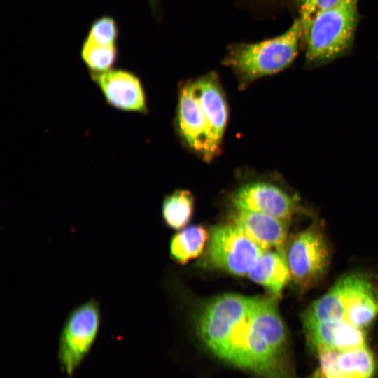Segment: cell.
<instances>
[{
	"label": "cell",
	"mask_w": 378,
	"mask_h": 378,
	"mask_svg": "<svg viewBox=\"0 0 378 378\" xmlns=\"http://www.w3.org/2000/svg\"><path fill=\"white\" fill-rule=\"evenodd\" d=\"M197 330L218 358L260 378H292L286 330L274 298L223 295L201 314Z\"/></svg>",
	"instance_id": "cell-1"
},
{
	"label": "cell",
	"mask_w": 378,
	"mask_h": 378,
	"mask_svg": "<svg viewBox=\"0 0 378 378\" xmlns=\"http://www.w3.org/2000/svg\"><path fill=\"white\" fill-rule=\"evenodd\" d=\"M358 0H340L317 13L303 31L305 66L330 63L350 50L358 22Z\"/></svg>",
	"instance_id": "cell-2"
},
{
	"label": "cell",
	"mask_w": 378,
	"mask_h": 378,
	"mask_svg": "<svg viewBox=\"0 0 378 378\" xmlns=\"http://www.w3.org/2000/svg\"><path fill=\"white\" fill-rule=\"evenodd\" d=\"M302 38V26L298 18L286 31L274 38L231 44L223 64L234 71L242 84H246L288 67L297 56Z\"/></svg>",
	"instance_id": "cell-3"
},
{
	"label": "cell",
	"mask_w": 378,
	"mask_h": 378,
	"mask_svg": "<svg viewBox=\"0 0 378 378\" xmlns=\"http://www.w3.org/2000/svg\"><path fill=\"white\" fill-rule=\"evenodd\" d=\"M102 309L94 298L74 307L61 330L57 358L62 371L73 377L88 356L98 337Z\"/></svg>",
	"instance_id": "cell-4"
},
{
	"label": "cell",
	"mask_w": 378,
	"mask_h": 378,
	"mask_svg": "<svg viewBox=\"0 0 378 378\" xmlns=\"http://www.w3.org/2000/svg\"><path fill=\"white\" fill-rule=\"evenodd\" d=\"M264 251L237 225H225L212 230L206 258L216 268L243 276L248 274Z\"/></svg>",
	"instance_id": "cell-5"
},
{
	"label": "cell",
	"mask_w": 378,
	"mask_h": 378,
	"mask_svg": "<svg viewBox=\"0 0 378 378\" xmlns=\"http://www.w3.org/2000/svg\"><path fill=\"white\" fill-rule=\"evenodd\" d=\"M291 278L308 289L323 276L330 262L328 244L321 230L311 225L292 240L286 255Z\"/></svg>",
	"instance_id": "cell-6"
},
{
	"label": "cell",
	"mask_w": 378,
	"mask_h": 378,
	"mask_svg": "<svg viewBox=\"0 0 378 378\" xmlns=\"http://www.w3.org/2000/svg\"><path fill=\"white\" fill-rule=\"evenodd\" d=\"M90 76L108 106L126 113L148 112L143 83L134 72L113 68Z\"/></svg>",
	"instance_id": "cell-7"
},
{
	"label": "cell",
	"mask_w": 378,
	"mask_h": 378,
	"mask_svg": "<svg viewBox=\"0 0 378 378\" xmlns=\"http://www.w3.org/2000/svg\"><path fill=\"white\" fill-rule=\"evenodd\" d=\"M236 209L255 211L288 221L301 210L297 196L265 182H254L239 188L232 197Z\"/></svg>",
	"instance_id": "cell-8"
},
{
	"label": "cell",
	"mask_w": 378,
	"mask_h": 378,
	"mask_svg": "<svg viewBox=\"0 0 378 378\" xmlns=\"http://www.w3.org/2000/svg\"><path fill=\"white\" fill-rule=\"evenodd\" d=\"M178 125L188 146L206 160L214 157L209 129L195 94L193 83L186 85L180 93Z\"/></svg>",
	"instance_id": "cell-9"
},
{
	"label": "cell",
	"mask_w": 378,
	"mask_h": 378,
	"mask_svg": "<svg viewBox=\"0 0 378 378\" xmlns=\"http://www.w3.org/2000/svg\"><path fill=\"white\" fill-rule=\"evenodd\" d=\"M337 283L343 300L344 320L364 330L368 328L378 314V302L369 280L352 273L343 276Z\"/></svg>",
	"instance_id": "cell-10"
},
{
	"label": "cell",
	"mask_w": 378,
	"mask_h": 378,
	"mask_svg": "<svg viewBox=\"0 0 378 378\" xmlns=\"http://www.w3.org/2000/svg\"><path fill=\"white\" fill-rule=\"evenodd\" d=\"M317 368L308 378H373L376 362L366 346L358 349L326 351L318 355Z\"/></svg>",
	"instance_id": "cell-11"
},
{
	"label": "cell",
	"mask_w": 378,
	"mask_h": 378,
	"mask_svg": "<svg viewBox=\"0 0 378 378\" xmlns=\"http://www.w3.org/2000/svg\"><path fill=\"white\" fill-rule=\"evenodd\" d=\"M195 94L206 120L213 150L218 151L227 121V106L215 73H209L193 82Z\"/></svg>",
	"instance_id": "cell-12"
},
{
	"label": "cell",
	"mask_w": 378,
	"mask_h": 378,
	"mask_svg": "<svg viewBox=\"0 0 378 378\" xmlns=\"http://www.w3.org/2000/svg\"><path fill=\"white\" fill-rule=\"evenodd\" d=\"M234 224L257 243L263 250L284 251L287 238V221L255 211L238 210Z\"/></svg>",
	"instance_id": "cell-13"
},
{
	"label": "cell",
	"mask_w": 378,
	"mask_h": 378,
	"mask_svg": "<svg viewBox=\"0 0 378 378\" xmlns=\"http://www.w3.org/2000/svg\"><path fill=\"white\" fill-rule=\"evenodd\" d=\"M250 279L279 297L290 279L286 255L284 251L265 250L250 270Z\"/></svg>",
	"instance_id": "cell-14"
},
{
	"label": "cell",
	"mask_w": 378,
	"mask_h": 378,
	"mask_svg": "<svg viewBox=\"0 0 378 378\" xmlns=\"http://www.w3.org/2000/svg\"><path fill=\"white\" fill-rule=\"evenodd\" d=\"M207 238V231L203 226L189 227L173 237L170 253L176 260L185 264L200 255Z\"/></svg>",
	"instance_id": "cell-15"
},
{
	"label": "cell",
	"mask_w": 378,
	"mask_h": 378,
	"mask_svg": "<svg viewBox=\"0 0 378 378\" xmlns=\"http://www.w3.org/2000/svg\"><path fill=\"white\" fill-rule=\"evenodd\" d=\"M344 309L339 285H335L315 300L302 314V322L340 321Z\"/></svg>",
	"instance_id": "cell-16"
},
{
	"label": "cell",
	"mask_w": 378,
	"mask_h": 378,
	"mask_svg": "<svg viewBox=\"0 0 378 378\" xmlns=\"http://www.w3.org/2000/svg\"><path fill=\"white\" fill-rule=\"evenodd\" d=\"M193 202L190 192L185 190H177L166 197L162 207L165 223L176 230L185 227L191 219Z\"/></svg>",
	"instance_id": "cell-17"
},
{
	"label": "cell",
	"mask_w": 378,
	"mask_h": 378,
	"mask_svg": "<svg viewBox=\"0 0 378 378\" xmlns=\"http://www.w3.org/2000/svg\"><path fill=\"white\" fill-rule=\"evenodd\" d=\"M80 56L90 74H100L113 69L118 58V46L102 45L85 39Z\"/></svg>",
	"instance_id": "cell-18"
},
{
	"label": "cell",
	"mask_w": 378,
	"mask_h": 378,
	"mask_svg": "<svg viewBox=\"0 0 378 378\" xmlns=\"http://www.w3.org/2000/svg\"><path fill=\"white\" fill-rule=\"evenodd\" d=\"M338 321L302 322L308 344L317 355L326 351H336L334 337Z\"/></svg>",
	"instance_id": "cell-19"
},
{
	"label": "cell",
	"mask_w": 378,
	"mask_h": 378,
	"mask_svg": "<svg viewBox=\"0 0 378 378\" xmlns=\"http://www.w3.org/2000/svg\"><path fill=\"white\" fill-rule=\"evenodd\" d=\"M366 346L364 329L358 328L344 319L337 322L334 337V347L336 351H351Z\"/></svg>",
	"instance_id": "cell-20"
},
{
	"label": "cell",
	"mask_w": 378,
	"mask_h": 378,
	"mask_svg": "<svg viewBox=\"0 0 378 378\" xmlns=\"http://www.w3.org/2000/svg\"><path fill=\"white\" fill-rule=\"evenodd\" d=\"M118 35V27L115 19L104 15L91 24L85 39L102 45L117 46Z\"/></svg>",
	"instance_id": "cell-21"
},
{
	"label": "cell",
	"mask_w": 378,
	"mask_h": 378,
	"mask_svg": "<svg viewBox=\"0 0 378 378\" xmlns=\"http://www.w3.org/2000/svg\"><path fill=\"white\" fill-rule=\"evenodd\" d=\"M300 12L302 30H305L314 17L319 12L330 8L340 0H294Z\"/></svg>",
	"instance_id": "cell-22"
},
{
	"label": "cell",
	"mask_w": 378,
	"mask_h": 378,
	"mask_svg": "<svg viewBox=\"0 0 378 378\" xmlns=\"http://www.w3.org/2000/svg\"><path fill=\"white\" fill-rule=\"evenodd\" d=\"M150 4L152 6L153 8H155L157 6V0H148Z\"/></svg>",
	"instance_id": "cell-23"
}]
</instances>
